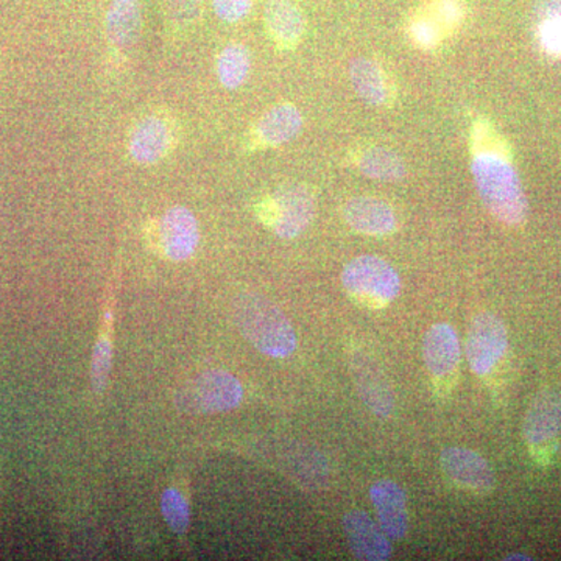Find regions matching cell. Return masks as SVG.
Returning <instances> with one entry per match:
<instances>
[{
    "label": "cell",
    "mask_w": 561,
    "mask_h": 561,
    "mask_svg": "<svg viewBox=\"0 0 561 561\" xmlns=\"http://www.w3.org/2000/svg\"><path fill=\"white\" fill-rule=\"evenodd\" d=\"M471 173L479 197L494 219L507 227L526 224L529 203L512 157L494 151L472 153Z\"/></svg>",
    "instance_id": "6da1fadb"
},
{
    "label": "cell",
    "mask_w": 561,
    "mask_h": 561,
    "mask_svg": "<svg viewBox=\"0 0 561 561\" xmlns=\"http://www.w3.org/2000/svg\"><path fill=\"white\" fill-rule=\"evenodd\" d=\"M232 312L243 337L265 356L284 359L297 350V334L290 320L262 295H239Z\"/></svg>",
    "instance_id": "7a4b0ae2"
},
{
    "label": "cell",
    "mask_w": 561,
    "mask_h": 561,
    "mask_svg": "<svg viewBox=\"0 0 561 561\" xmlns=\"http://www.w3.org/2000/svg\"><path fill=\"white\" fill-rule=\"evenodd\" d=\"M342 284L357 305L368 309L387 308L401 294V278L397 268L373 254H362L345 265Z\"/></svg>",
    "instance_id": "3957f363"
},
{
    "label": "cell",
    "mask_w": 561,
    "mask_h": 561,
    "mask_svg": "<svg viewBox=\"0 0 561 561\" xmlns=\"http://www.w3.org/2000/svg\"><path fill=\"white\" fill-rule=\"evenodd\" d=\"M257 217L279 239L291 241L311 227L316 216L312 192L300 184H289L262 198L256 206Z\"/></svg>",
    "instance_id": "277c9868"
},
{
    "label": "cell",
    "mask_w": 561,
    "mask_h": 561,
    "mask_svg": "<svg viewBox=\"0 0 561 561\" xmlns=\"http://www.w3.org/2000/svg\"><path fill=\"white\" fill-rule=\"evenodd\" d=\"M242 383L227 371H208L186 382L176 393L175 404L181 412L206 415L231 411L241 404Z\"/></svg>",
    "instance_id": "5b68a950"
},
{
    "label": "cell",
    "mask_w": 561,
    "mask_h": 561,
    "mask_svg": "<svg viewBox=\"0 0 561 561\" xmlns=\"http://www.w3.org/2000/svg\"><path fill=\"white\" fill-rule=\"evenodd\" d=\"M179 140V122L160 111L136 122L128 136L127 150L136 164L154 165L175 150Z\"/></svg>",
    "instance_id": "8992f818"
},
{
    "label": "cell",
    "mask_w": 561,
    "mask_h": 561,
    "mask_svg": "<svg viewBox=\"0 0 561 561\" xmlns=\"http://www.w3.org/2000/svg\"><path fill=\"white\" fill-rule=\"evenodd\" d=\"M508 350V332L504 321L491 312H481L471 320L468 328L467 353L471 371L489 376L504 359Z\"/></svg>",
    "instance_id": "52a82bcc"
},
{
    "label": "cell",
    "mask_w": 561,
    "mask_h": 561,
    "mask_svg": "<svg viewBox=\"0 0 561 561\" xmlns=\"http://www.w3.org/2000/svg\"><path fill=\"white\" fill-rule=\"evenodd\" d=\"M348 367L354 386L368 411L379 419H390L394 409V394L381 365L362 346L348 348Z\"/></svg>",
    "instance_id": "ba28073f"
},
{
    "label": "cell",
    "mask_w": 561,
    "mask_h": 561,
    "mask_svg": "<svg viewBox=\"0 0 561 561\" xmlns=\"http://www.w3.org/2000/svg\"><path fill=\"white\" fill-rule=\"evenodd\" d=\"M424 364L440 389H451L457 379L461 359L459 335L448 323L430 328L423 341Z\"/></svg>",
    "instance_id": "9c48e42d"
},
{
    "label": "cell",
    "mask_w": 561,
    "mask_h": 561,
    "mask_svg": "<svg viewBox=\"0 0 561 561\" xmlns=\"http://www.w3.org/2000/svg\"><path fill=\"white\" fill-rule=\"evenodd\" d=\"M524 440L534 453L556 445L561 435V393L542 389L535 394L523 424Z\"/></svg>",
    "instance_id": "30bf717a"
},
{
    "label": "cell",
    "mask_w": 561,
    "mask_h": 561,
    "mask_svg": "<svg viewBox=\"0 0 561 561\" xmlns=\"http://www.w3.org/2000/svg\"><path fill=\"white\" fill-rule=\"evenodd\" d=\"M158 249L168 260H190L201 243L197 217L184 206H173L157 225Z\"/></svg>",
    "instance_id": "8fae6325"
},
{
    "label": "cell",
    "mask_w": 561,
    "mask_h": 561,
    "mask_svg": "<svg viewBox=\"0 0 561 561\" xmlns=\"http://www.w3.org/2000/svg\"><path fill=\"white\" fill-rule=\"evenodd\" d=\"M442 470L449 481L474 494H489L496 476L481 454L467 448H446L440 457Z\"/></svg>",
    "instance_id": "7c38bea8"
},
{
    "label": "cell",
    "mask_w": 561,
    "mask_h": 561,
    "mask_svg": "<svg viewBox=\"0 0 561 561\" xmlns=\"http://www.w3.org/2000/svg\"><path fill=\"white\" fill-rule=\"evenodd\" d=\"M302 124L305 121L297 106L291 103H280L265 111L260 121L253 125L249 136V147L251 150H264L284 146L300 135Z\"/></svg>",
    "instance_id": "4fadbf2b"
},
{
    "label": "cell",
    "mask_w": 561,
    "mask_h": 561,
    "mask_svg": "<svg viewBox=\"0 0 561 561\" xmlns=\"http://www.w3.org/2000/svg\"><path fill=\"white\" fill-rule=\"evenodd\" d=\"M351 230L370 238H387L398 230V216L389 203L375 197H354L343 206Z\"/></svg>",
    "instance_id": "5bb4252c"
},
{
    "label": "cell",
    "mask_w": 561,
    "mask_h": 561,
    "mask_svg": "<svg viewBox=\"0 0 561 561\" xmlns=\"http://www.w3.org/2000/svg\"><path fill=\"white\" fill-rule=\"evenodd\" d=\"M350 551L357 560L386 561L391 557L390 538L365 512L351 511L343 518Z\"/></svg>",
    "instance_id": "9a60e30c"
},
{
    "label": "cell",
    "mask_w": 561,
    "mask_h": 561,
    "mask_svg": "<svg viewBox=\"0 0 561 561\" xmlns=\"http://www.w3.org/2000/svg\"><path fill=\"white\" fill-rule=\"evenodd\" d=\"M370 500L378 524L390 540H402L409 530L408 497L404 490L390 479L375 482Z\"/></svg>",
    "instance_id": "2e32d148"
},
{
    "label": "cell",
    "mask_w": 561,
    "mask_h": 561,
    "mask_svg": "<svg viewBox=\"0 0 561 561\" xmlns=\"http://www.w3.org/2000/svg\"><path fill=\"white\" fill-rule=\"evenodd\" d=\"M350 80L360 101L383 108L394 101V84L389 73L370 58L357 57L350 62Z\"/></svg>",
    "instance_id": "e0dca14e"
},
{
    "label": "cell",
    "mask_w": 561,
    "mask_h": 561,
    "mask_svg": "<svg viewBox=\"0 0 561 561\" xmlns=\"http://www.w3.org/2000/svg\"><path fill=\"white\" fill-rule=\"evenodd\" d=\"M264 14L268 35L279 49H295L301 43L305 16L291 0H267Z\"/></svg>",
    "instance_id": "ac0fdd59"
},
{
    "label": "cell",
    "mask_w": 561,
    "mask_h": 561,
    "mask_svg": "<svg viewBox=\"0 0 561 561\" xmlns=\"http://www.w3.org/2000/svg\"><path fill=\"white\" fill-rule=\"evenodd\" d=\"M142 31V10L139 0H113L106 13V36L116 50L127 51L136 46Z\"/></svg>",
    "instance_id": "d6986e66"
},
{
    "label": "cell",
    "mask_w": 561,
    "mask_h": 561,
    "mask_svg": "<svg viewBox=\"0 0 561 561\" xmlns=\"http://www.w3.org/2000/svg\"><path fill=\"white\" fill-rule=\"evenodd\" d=\"M534 38L542 55L561 61V0H542L537 7Z\"/></svg>",
    "instance_id": "ffe728a7"
},
{
    "label": "cell",
    "mask_w": 561,
    "mask_h": 561,
    "mask_svg": "<svg viewBox=\"0 0 561 561\" xmlns=\"http://www.w3.org/2000/svg\"><path fill=\"white\" fill-rule=\"evenodd\" d=\"M356 168L362 175L376 181L404 180L408 169L397 151L387 149V147H370V149L360 151L356 158Z\"/></svg>",
    "instance_id": "44dd1931"
},
{
    "label": "cell",
    "mask_w": 561,
    "mask_h": 561,
    "mask_svg": "<svg viewBox=\"0 0 561 561\" xmlns=\"http://www.w3.org/2000/svg\"><path fill=\"white\" fill-rule=\"evenodd\" d=\"M217 79L227 90H238L251 70V54L241 43H231L221 49L216 62Z\"/></svg>",
    "instance_id": "7402d4cb"
},
{
    "label": "cell",
    "mask_w": 561,
    "mask_h": 561,
    "mask_svg": "<svg viewBox=\"0 0 561 561\" xmlns=\"http://www.w3.org/2000/svg\"><path fill=\"white\" fill-rule=\"evenodd\" d=\"M405 33H408V38L411 39L413 46L423 51L437 49L443 41L448 38L445 32L442 31L440 25L432 20L426 11L421 9L412 14L408 27H405Z\"/></svg>",
    "instance_id": "603a6c76"
},
{
    "label": "cell",
    "mask_w": 561,
    "mask_h": 561,
    "mask_svg": "<svg viewBox=\"0 0 561 561\" xmlns=\"http://www.w3.org/2000/svg\"><path fill=\"white\" fill-rule=\"evenodd\" d=\"M421 10L426 11L440 25L448 38L459 31L467 16L463 0H426Z\"/></svg>",
    "instance_id": "cb8c5ba5"
},
{
    "label": "cell",
    "mask_w": 561,
    "mask_h": 561,
    "mask_svg": "<svg viewBox=\"0 0 561 561\" xmlns=\"http://www.w3.org/2000/svg\"><path fill=\"white\" fill-rule=\"evenodd\" d=\"M161 512L175 534H184L190 529V507L179 490L168 489L162 493Z\"/></svg>",
    "instance_id": "d4e9b609"
},
{
    "label": "cell",
    "mask_w": 561,
    "mask_h": 561,
    "mask_svg": "<svg viewBox=\"0 0 561 561\" xmlns=\"http://www.w3.org/2000/svg\"><path fill=\"white\" fill-rule=\"evenodd\" d=\"M111 362H113V343L108 337L99 339L98 345L94 348V356H92V389L95 393H101L108 382L111 370Z\"/></svg>",
    "instance_id": "484cf974"
},
{
    "label": "cell",
    "mask_w": 561,
    "mask_h": 561,
    "mask_svg": "<svg viewBox=\"0 0 561 561\" xmlns=\"http://www.w3.org/2000/svg\"><path fill=\"white\" fill-rule=\"evenodd\" d=\"M472 153H481V151H494V153L508 154L507 146L502 142L500 136L493 130V127L486 121L476 122L472 127L471 136Z\"/></svg>",
    "instance_id": "4316f807"
},
{
    "label": "cell",
    "mask_w": 561,
    "mask_h": 561,
    "mask_svg": "<svg viewBox=\"0 0 561 561\" xmlns=\"http://www.w3.org/2000/svg\"><path fill=\"white\" fill-rule=\"evenodd\" d=\"M213 7L219 20L234 24L249 16L253 0H213Z\"/></svg>",
    "instance_id": "83f0119b"
},
{
    "label": "cell",
    "mask_w": 561,
    "mask_h": 561,
    "mask_svg": "<svg viewBox=\"0 0 561 561\" xmlns=\"http://www.w3.org/2000/svg\"><path fill=\"white\" fill-rule=\"evenodd\" d=\"M168 10L176 25H190L201 16L202 0H168Z\"/></svg>",
    "instance_id": "f1b7e54d"
},
{
    "label": "cell",
    "mask_w": 561,
    "mask_h": 561,
    "mask_svg": "<svg viewBox=\"0 0 561 561\" xmlns=\"http://www.w3.org/2000/svg\"><path fill=\"white\" fill-rule=\"evenodd\" d=\"M505 560H531V557L526 556V553H512V556L505 557Z\"/></svg>",
    "instance_id": "f546056e"
}]
</instances>
